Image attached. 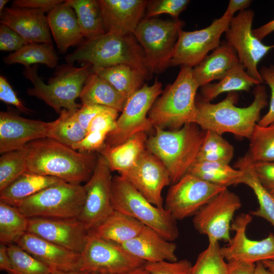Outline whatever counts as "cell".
<instances>
[{"label": "cell", "mask_w": 274, "mask_h": 274, "mask_svg": "<svg viewBox=\"0 0 274 274\" xmlns=\"http://www.w3.org/2000/svg\"><path fill=\"white\" fill-rule=\"evenodd\" d=\"M12 270L10 274H51L52 270L16 244L7 245Z\"/></svg>", "instance_id": "7bdbcfd3"}, {"label": "cell", "mask_w": 274, "mask_h": 274, "mask_svg": "<svg viewBox=\"0 0 274 274\" xmlns=\"http://www.w3.org/2000/svg\"><path fill=\"white\" fill-rule=\"evenodd\" d=\"M91 72L109 82L127 99L143 86L146 80L138 70L125 64L92 68Z\"/></svg>", "instance_id": "d6a6232c"}, {"label": "cell", "mask_w": 274, "mask_h": 274, "mask_svg": "<svg viewBox=\"0 0 274 274\" xmlns=\"http://www.w3.org/2000/svg\"><path fill=\"white\" fill-rule=\"evenodd\" d=\"M261 262L270 274H274V260H264Z\"/></svg>", "instance_id": "94428289"}, {"label": "cell", "mask_w": 274, "mask_h": 274, "mask_svg": "<svg viewBox=\"0 0 274 274\" xmlns=\"http://www.w3.org/2000/svg\"><path fill=\"white\" fill-rule=\"evenodd\" d=\"M252 2L251 0H230L223 16L233 17L236 12L247 10Z\"/></svg>", "instance_id": "9f6ffc18"}, {"label": "cell", "mask_w": 274, "mask_h": 274, "mask_svg": "<svg viewBox=\"0 0 274 274\" xmlns=\"http://www.w3.org/2000/svg\"><path fill=\"white\" fill-rule=\"evenodd\" d=\"M184 25L178 19L164 20L146 17L140 22L133 35L143 49L152 74L160 73L170 66L179 32Z\"/></svg>", "instance_id": "9c48e42d"}, {"label": "cell", "mask_w": 274, "mask_h": 274, "mask_svg": "<svg viewBox=\"0 0 274 274\" xmlns=\"http://www.w3.org/2000/svg\"><path fill=\"white\" fill-rule=\"evenodd\" d=\"M66 1L76 13L84 38L93 39L107 33L98 0Z\"/></svg>", "instance_id": "836d02e7"}, {"label": "cell", "mask_w": 274, "mask_h": 274, "mask_svg": "<svg viewBox=\"0 0 274 274\" xmlns=\"http://www.w3.org/2000/svg\"><path fill=\"white\" fill-rule=\"evenodd\" d=\"M192 266L187 259L174 262H146L144 265L149 274H189Z\"/></svg>", "instance_id": "f6af8a7d"}, {"label": "cell", "mask_w": 274, "mask_h": 274, "mask_svg": "<svg viewBox=\"0 0 274 274\" xmlns=\"http://www.w3.org/2000/svg\"><path fill=\"white\" fill-rule=\"evenodd\" d=\"M118 113L117 111L111 108L100 112L90 122L87 133L97 131L110 132L115 128Z\"/></svg>", "instance_id": "bcb514c9"}, {"label": "cell", "mask_w": 274, "mask_h": 274, "mask_svg": "<svg viewBox=\"0 0 274 274\" xmlns=\"http://www.w3.org/2000/svg\"><path fill=\"white\" fill-rule=\"evenodd\" d=\"M233 154V147L222 135L206 130L196 161L229 164Z\"/></svg>", "instance_id": "ab89813d"}, {"label": "cell", "mask_w": 274, "mask_h": 274, "mask_svg": "<svg viewBox=\"0 0 274 274\" xmlns=\"http://www.w3.org/2000/svg\"><path fill=\"white\" fill-rule=\"evenodd\" d=\"M106 32L133 34L146 10L148 1L98 0Z\"/></svg>", "instance_id": "603a6c76"}, {"label": "cell", "mask_w": 274, "mask_h": 274, "mask_svg": "<svg viewBox=\"0 0 274 274\" xmlns=\"http://www.w3.org/2000/svg\"><path fill=\"white\" fill-rule=\"evenodd\" d=\"M111 173L105 159L99 154L95 169L84 185L85 200L78 218L88 230L96 227L114 210L111 204Z\"/></svg>", "instance_id": "2e32d148"}, {"label": "cell", "mask_w": 274, "mask_h": 274, "mask_svg": "<svg viewBox=\"0 0 274 274\" xmlns=\"http://www.w3.org/2000/svg\"><path fill=\"white\" fill-rule=\"evenodd\" d=\"M192 68L181 66L175 81L158 98L149 112L154 127L180 128L193 123L196 113V94L199 87Z\"/></svg>", "instance_id": "8992f818"}, {"label": "cell", "mask_w": 274, "mask_h": 274, "mask_svg": "<svg viewBox=\"0 0 274 274\" xmlns=\"http://www.w3.org/2000/svg\"><path fill=\"white\" fill-rule=\"evenodd\" d=\"M259 84L260 83L249 75L238 62L218 82L201 86V99L211 101L222 93L241 90L248 91L251 87Z\"/></svg>", "instance_id": "1f68e13d"}, {"label": "cell", "mask_w": 274, "mask_h": 274, "mask_svg": "<svg viewBox=\"0 0 274 274\" xmlns=\"http://www.w3.org/2000/svg\"><path fill=\"white\" fill-rule=\"evenodd\" d=\"M28 219L27 232L73 252H83L89 230L78 218Z\"/></svg>", "instance_id": "d6986e66"}, {"label": "cell", "mask_w": 274, "mask_h": 274, "mask_svg": "<svg viewBox=\"0 0 274 274\" xmlns=\"http://www.w3.org/2000/svg\"><path fill=\"white\" fill-rule=\"evenodd\" d=\"M238 62L233 48L227 41H223L192 68L193 77L200 87L213 80H220Z\"/></svg>", "instance_id": "484cf974"}, {"label": "cell", "mask_w": 274, "mask_h": 274, "mask_svg": "<svg viewBox=\"0 0 274 274\" xmlns=\"http://www.w3.org/2000/svg\"><path fill=\"white\" fill-rule=\"evenodd\" d=\"M27 43L17 32L9 27L1 24L0 50L3 51H17Z\"/></svg>", "instance_id": "681fc988"}, {"label": "cell", "mask_w": 274, "mask_h": 274, "mask_svg": "<svg viewBox=\"0 0 274 274\" xmlns=\"http://www.w3.org/2000/svg\"><path fill=\"white\" fill-rule=\"evenodd\" d=\"M89 274H96V273H89ZM122 274H149V272L145 268L144 265L140 267H138L130 271L122 273Z\"/></svg>", "instance_id": "6125c7cd"}, {"label": "cell", "mask_w": 274, "mask_h": 274, "mask_svg": "<svg viewBox=\"0 0 274 274\" xmlns=\"http://www.w3.org/2000/svg\"><path fill=\"white\" fill-rule=\"evenodd\" d=\"M85 196L84 185L63 182L25 199L17 208L27 218H78Z\"/></svg>", "instance_id": "ba28073f"}, {"label": "cell", "mask_w": 274, "mask_h": 274, "mask_svg": "<svg viewBox=\"0 0 274 274\" xmlns=\"http://www.w3.org/2000/svg\"><path fill=\"white\" fill-rule=\"evenodd\" d=\"M65 59L69 64L77 61L91 64L92 68L127 64L138 70L146 80H150L153 74L143 49L133 34L107 32L93 39H86Z\"/></svg>", "instance_id": "3957f363"}, {"label": "cell", "mask_w": 274, "mask_h": 274, "mask_svg": "<svg viewBox=\"0 0 274 274\" xmlns=\"http://www.w3.org/2000/svg\"><path fill=\"white\" fill-rule=\"evenodd\" d=\"M147 139L146 132H140L120 145L105 144L98 152L105 159L111 172L117 171L120 175L136 164L147 149Z\"/></svg>", "instance_id": "4316f807"}, {"label": "cell", "mask_w": 274, "mask_h": 274, "mask_svg": "<svg viewBox=\"0 0 274 274\" xmlns=\"http://www.w3.org/2000/svg\"><path fill=\"white\" fill-rule=\"evenodd\" d=\"M27 172L81 184L87 182L96 167L98 155L81 152L49 138L26 145Z\"/></svg>", "instance_id": "6da1fadb"}, {"label": "cell", "mask_w": 274, "mask_h": 274, "mask_svg": "<svg viewBox=\"0 0 274 274\" xmlns=\"http://www.w3.org/2000/svg\"><path fill=\"white\" fill-rule=\"evenodd\" d=\"M15 244L44 263L52 271H79L80 253L28 232L22 235Z\"/></svg>", "instance_id": "7402d4cb"}, {"label": "cell", "mask_w": 274, "mask_h": 274, "mask_svg": "<svg viewBox=\"0 0 274 274\" xmlns=\"http://www.w3.org/2000/svg\"><path fill=\"white\" fill-rule=\"evenodd\" d=\"M255 274H270L261 262L256 263Z\"/></svg>", "instance_id": "91938a15"}, {"label": "cell", "mask_w": 274, "mask_h": 274, "mask_svg": "<svg viewBox=\"0 0 274 274\" xmlns=\"http://www.w3.org/2000/svg\"><path fill=\"white\" fill-rule=\"evenodd\" d=\"M63 2L62 0H15L13 2L12 6L20 8L52 9Z\"/></svg>", "instance_id": "db71d44e"}, {"label": "cell", "mask_w": 274, "mask_h": 274, "mask_svg": "<svg viewBox=\"0 0 274 274\" xmlns=\"http://www.w3.org/2000/svg\"><path fill=\"white\" fill-rule=\"evenodd\" d=\"M3 60L7 64L19 63L25 67L42 64L53 68L57 66L58 57L52 44L29 43L4 57Z\"/></svg>", "instance_id": "d590c367"}, {"label": "cell", "mask_w": 274, "mask_h": 274, "mask_svg": "<svg viewBox=\"0 0 274 274\" xmlns=\"http://www.w3.org/2000/svg\"><path fill=\"white\" fill-rule=\"evenodd\" d=\"M187 174L213 185L227 188L238 184L242 172L229 164L196 161Z\"/></svg>", "instance_id": "e575fe53"}, {"label": "cell", "mask_w": 274, "mask_h": 274, "mask_svg": "<svg viewBox=\"0 0 274 274\" xmlns=\"http://www.w3.org/2000/svg\"><path fill=\"white\" fill-rule=\"evenodd\" d=\"M254 167L261 184L274 196V162H255Z\"/></svg>", "instance_id": "816d5d0a"}, {"label": "cell", "mask_w": 274, "mask_h": 274, "mask_svg": "<svg viewBox=\"0 0 274 274\" xmlns=\"http://www.w3.org/2000/svg\"><path fill=\"white\" fill-rule=\"evenodd\" d=\"M53 121L22 117L11 112H0V153L13 151L28 143L48 138Z\"/></svg>", "instance_id": "ffe728a7"}, {"label": "cell", "mask_w": 274, "mask_h": 274, "mask_svg": "<svg viewBox=\"0 0 274 274\" xmlns=\"http://www.w3.org/2000/svg\"><path fill=\"white\" fill-rule=\"evenodd\" d=\"M146 261L121 245L106 241L89 230L81 253L79 271L96 274H122L143 266Z\"/></svg>", "instance_id": "8fae6325"}, {"label": "cell", "mask_w": 274, "mask_h": 274, "mask_svg": "<svg viewBox=\"0 0 274 274\" xmlns=\"http://www.w3.org/2000/svg\"><path fill=\"white\" fill-rule=\"evenodd\" d=\"M82 105L103 106L121 112L127 99L109 82L91 72L80 97Z\"/></svg>", "instance_id": "4dcf8cb0"}, {"label": "cell", "mask_w": 274, "mask_h": 274, "mask_svg": "<svg viewBox=\"0 0 274 274\" xmlns=\"http://www.w3.org/2000/svg\"><path fill=\"white\" fill-rule=\"evenodd\" d=\"M259 72L263 82L270 89L271 97L268 112L260 118L257 124L267 126L274 122V65L263 66Z\"/></svg>", "instance_id": "c3c4849f"}, {"label": "cell", "mask_w": 274, "mask_h": 274, "mask_svg": "<svg viewBox=\"0 0 274 274\" xmlns=\"http://www.w3.org/2000/svg\"><path fill=\"white\" fill-rule=\"evenodd\" d=\"M162 92V84L156 79L153 85H143L130 96L105 144L118 145L139 132L150 131L153 126L148 118L149 112Z\"/></svg>", "instance_id": "30bf717a"}, {"label": "cell", "mask_w": 274, "mask_h": 274, "mask_svg": "<svg viewBox=\"0 0 274 274\" xmlns=\"http://www.w3.org/2000/svg\"><path fill=\"white\" fill-rule=\"evenodd\" d=\"M188 0H155L148 1L146 18L162 14H168L177 19L180 14L187 7Z\"/></svg>", "instance_id": "ee69618b"}, {"label": "cell", "mask_w": 274, "mask_h": 274, "mask_svg": "<svg viewBox=\"0 0 274 274\" xmlns=\"http://www.w3.org/2000/svg\"><path fill=\"white\" fill-rule=\"evenodd\" d=\"M108 133L107 131L87 133L82 140L74 144L72 148L81 152H98L104 146Z\"/></svg>", "instance_id": "7dc6e473"}, {"label": "cell", "mask_w": 274, "mask_h": 274, "mask_svg": "<svg viewBox=\"0 0 274 274\" xmlns=\"http://www.w3.org/2000/svg\"><path fill=\"white\" fill-rule=\"evenodd\" d=\"M111 204L114 210L138 220L168 241L179 236L177 220L170 213L151 203L120 175L112 178Z\"/></svg>", "instance_id": "52a82bcc"}, {"label": "cell", "mask_w": 274, "mask_h": 274, "mask_svg": "<svg viewBox=\"0 0 274 274\" xmlns=\"http://www.w3.org/2000/svg\"><path fill=\"white\" fill-rule=\"evenodd\" d=\"M252 102L246 107H237L238 95L229 92L222 101L212 104L202 99H196V113L193 123L201 129L220 135L230 133L239 138H250L260 119L261 111L268 105L265 86L257 85Z\"/></svg>", "instance_id": "7a4b0ae2"}, {"label": "cell", "mask_w": 274, "mask_h": 274, "mask_svg": "<svg viewBox=\"0 0 274 274\" xmlns=\"http://www.w3.org/2000/svg\"><path fill=\"white\" fill-rule=\"evenodd\" d=\"M241 206L239 197L226 188L194 215L193 226L198 232L208 236L209 242H229L231 221Z\"/></svg>", "instance_id": "5bb4252c"}, {"label": "cell", "mask_w": 274, "mask_h": 274, "mask_svg": "<svg viewBox=\"0 0 274 274\" xmlns=\"http://www.w3.org/2000/svg\"><path fill=\"white\" fill-rule=\"evenodd\" d=\"M254 15L252 10L239 12L231 19L225 35L247 73L262 84L263 82L257 65L269 51L274 48V44L266 45L253 35L252 25Z\"/></svg>", "instance_id": "7c38bea8"}, {"label": "cell", "mask_w": 274, "mask_h": 274, "mask_svg": "<svg viewBox=\"0 0 274 274\" xmlns=\"http://www.w3.org/2000/svg\"><path fill=\"white\" fill-rule=\"evenodd\" d=\"M154 135L147 139L146 149L164 164L174 184L188 173L196 161L206 130L194 123L177 129L154 127Z\"/></svg>", "instance_id": "277c9868"}, {"label": "cell", "mask_w": 274, "mask_h": 274, "mask_svg": "<svg viewBox=\"0 0 274 274\" xmlns=\"http://www.w3.org/2000/svg\"><path fill=\"white\" fill-rule=\"evenodd\" d=\"M47 17L52 35L61 53L83 42L84 37L76 13L66 1L52 8Z\"/></svg>", "instance_id": "d4e9b609"}, {"label": "cell", "mask_w": 274, "mask_h": 274, "mask_svg": "<svg viewBox=\"0 0 274 274\" xmlns=\"http://www.w3.org/2000/svg\"><path fill=\"white\" fill-rule=\"evenodd\" d=\"M51 274H89V273L81 271H75L70 272H63L58 271H53Z\"/></svg>", "instance_id": "be15d7a7"}, {"label": "cell", "mask_w": 274, "mask_h": 274, "mask_svg": "<svg viewBox=\"0 0 274 274\" xmlns=\"http://www.w3.org/2000/svg\"><path fill=\"white\" fill-rule=\"evenodd\" d=\"M154 206L163 207L162 191L171 183L163 163L147 149L136 164L120 175Z\"/></svg>", "instance_id": "ac0fdd59"}, {"label": "cell", "mask_w": 274, "mask_h": 274, "mask_svg": "<svg viewBox=\"0 0 274 274\" xmlns=\"http://www.w3.org/2000/svg\"><path fill=\"white\" fill-rule=\"evenodd\" d=\"M89 64L77 67L68 63L58 66L54 76L46 84L38 76V65L25 67L24 76L32 84L27 93L51 107L60 114L63 109L76 112L82 105L76 99L80 97L86 80L91 72Z\"/></svg>", "instance_id": "5b68a950"}, {"label": "cell", "mask_w": 274, "mask_h": 274, "mask_svg": "<svg viewBox=\"0 0 274 274\" xmlns=\"http://www.w3.org/2000/svg\"><path fill=\"white\" fill-rule=\"evenodd\" d=\"M51 10L6 7L0 14L1 24L17 32L27 44H52L48 19L45 14Z\"/></svg>", "instance_id": "44dd1931"}, {"label": "cell", "mask_w": 274, "mask_h": 274, "mask_svg": "<svg viewBox=\"0 0 274 274\" xmlns=\"http://www.w3.org/2000/svg\"><path fill=\"white\" fill-rule=\"evenodd\" d=\"M9 1L8 0H1L0 1V14L4 10L5 5Z\"/></svg>", "instance_id": "e7e4bbea"}, {"label": "cell", "mask_w": 274, "mask_h": 274, "mask_svg": "<svg viewBox=\"0 0 274 274\" xmlns=\"http://www.w3.org/2000/svg\"><path fill=\"white\" fill-rule=\"evenodd\" d=\"M63 182L57 178L26 172L0 191V201L17 207L25 199Z\"/></svg>", "instance_id": "f546056e"}, {"label": "cell", "mask_w": 274, "mask_h": 274, "mask_svg": "<svg viewBox=\"0 0 274 274\" xmlns=\"http://www.w3.org/2000/svg\"><path fill=\"white\" fill-rule=\"evenodd\" d=\"M225 189L186 174L168 189L164 208L175 220H182L194 216Z\"/></svg>", "instance_id": "9a60e30c"}, {"label": "cell", "mask_w": 274, "mask_h": 274, "mask_svg": "<svg viewBox=\"0 0 274 274\" xmlns=\"http://www.w3.org/2000/svg\"><path fill=\"white\" fill-rule=\"evenodd\" d=\"M145 226L138 220L113 210L91 231L106 241L122 245L139 234Z\"/></svg>", "instance_id": "83f0119b"}, {"label": "cell", "mask_w": 274, "mask_h": 274, "mask_svg": "<svg viewBox=\"0 0 274 274\" xmlns=\"http://www.w3.org/2000/svg\"><path fill=\"white\" fill-rule=\"evenodd\" d=\"M232 17L222 16L207 27L194 31L181 29L175 44L170 66L194 67L208 53L220 45V38L227 29Z\"/></svg>", "instance_id": "4fadbf2b"}, {"label": "cell", "mask_w": 274, "mask_h": 274, "mask_svg": "<svg viewBox=\"0 0 274 274\" xmlns=\"http://www.w3.org/2000/svg\"><path fill=\"white\" fill-rule=\"evenodd\" d=\"M234 168L242 172L238 184H244L251 188L258 200L259 208L251 212L250 214L265 219L274 227V196L258 180L254 170V162L248 153L235 162Z\"/></svg>", "instance_id": "f1b7e54d"}, {"label": "cell", "mask_w": 274, "mask_h": 274, "mask_svg": "<svg viewBox=\"0 0 274 274\" xmlns=\"http://www.w3.org/2000/svg\"><path fill=\"white\" fill-rule=\"evenodd\" d=\"M273 31H274V19L252 30L253 35L261 41Z\"/></svg>", "instance_id": "680465c9"}, {"label": "cell", "mask_w": 274, "mask_h": 274, "mask_svg": "<svg viewBox=\"0 0 274 274\" xmlns=\"http://www.w3.org/2000/svg\"><path fill=\"white\" fill-rule=\"evenodd\" d=\"M0 100L7 104L14 106L25 114H30L33 112L18 98L7 79L2 75L0 76Z\"/></svg>", "instance_id": "f907efd6"}, {"label": "cell", "mask_w": 274, "mask_h": 274, "mask_svg": "<svg viewBox=\"0 0 274 274\" xmlns=\"http://www.w3.org/2000/svg\"><path fill=\"white\" fill-rule=\"evenodd\" d=\"M29 219L17 207L0 201V242L8 245L27 232Z\"/></svg>", "instance_id": "8d00e7d4"}, {"label": "cell", "mask_w": 274, "mask_h": 274, "mask_svg": "<svg viewBox=\"0 0 274 274\" xmlns=\"http://www.w3.org/2000/svg\"><path fill=\"white\" fill-rule=\"evenodd\" d=\"M228 274H255L256 264L244 261H233L228 262Z\"/></svg>", "instance_id": "11a10c76"}, {"label": "cell", "mask_w": 274, "mask_h": 274, "mask_svg": "<svg viewBox=\"0 0 274 274\" xmlns=\"http://www.w3.org/2000/svg\"><path fill=\"white\" fill-rule=\"evenodd\" d=\"M228 262L222 256L218 242H209L198 256L189 274H228Z\"/></svg>", "instance_id": "b9f144b4"}, {"label": "cell", "mask_w": 274, "mask_h": 274, "mask_svg": "<svg viewBox=\"0 0 274 274\" xmlns=\"http://www.w3.org/2000/svg\"><path fill=\"white\" fill-rule=\"evenodd\" d=\"M249 140L248 153L254 163L274 162V122L267 126L257 124Z\"/></svg>", "instance_id": "f35d334b"}, {"label": "cell", "mask_w": 274, "mask_h": 274, "mask_svg": "<svg viewBox=\"0 0 274 274\" xmlns=\"http://www.w3.org/2000/svg\"><path fill=\"white\" fill-rule=\"evenodd\" d=\"M74 113L62 109L59 117L53 121L48 138L71 147L82 140L87 131L78 122Z\"/></svg>", "instance_id": "74e56055"}, {"label": "cell", "mask_w": 274, "mask_h": 274, "mask_svg": "<svg viewBox=\"0 0 274 274\" xmlns=\"http://www.w3.org/2000/svg\"><path fill=\"white\" fill-rule=\"evenodd\" d=\"M251 214H241L232 222L231 230L234 235L227 246L220 248L221 253L227 262L244 261L256 264L264 260H274V234L258 241L249 238L246 233L251 222Z\"/></svg>", "instance_id": "e0dca14e"}, {"label": "cell", "mask_w": 274, "mask_h": 274, "mask_svg": "<svg viewBox=\"0 0 274 274\" xmlns=\"http://www.w3.org/2000/svg\"><path fill=\"white\" fill-rule=\"evenodd\" d=\"M27 154L26 145L2 154L0 157V191L27 172Z\"/></svg>", "instance_id": "60d3db41"}, {"label": "cell", "mask_w": 274, "mask_h": 274, "mask_svg": "<svg viewBox=\"0 0 274 274\" xmlns=\"http://www.w3.org/2000/svg\"><path fill=\"white\" fill-rule=\"evenodd\" d=\"M109 108L99 105H82V107L74 113V116L82 127L87 131L92 119L100 112Z\"/></svg>", "instance_id": "f5cc1de1"}, {"label": "cell", "mask_w": 274, "mask_h": 274, "mask_svg": "<svg viewBox=\"0 0 274 274\" xmlns=\"http://www.w3.org/2000/svg\"><path fill=\"white\" fill-rule=\"evenodd\" d=\"M0 269L10 274L12 270L11 261L8 252L7 245L0 244Z\"/></svg>", "instance_id": "6f0895ef"}, {"label": "cell", "mask_w": 274, "mask_h": 274, "mask_svg": "<svg viewBox=\"0 0 274 274\" xmlns=\"http://www.w3.org/2000/svg\"><path fill=\"white\" fill-rule=\"evenodd\" d=\"M121 246L132 255L146 262L178 260L176 244L146 226L136 236Z\"/></svg>", "instance_id": "cb8c5ba5"}]
</instances>
